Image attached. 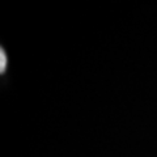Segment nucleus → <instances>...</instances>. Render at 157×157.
Returning <instances> with one entry per match:
<instances>
[{"mask_svg":"<svg viewBox=\"0 0 157 157\" xmlns=\"http://www.w3.org/2000/svg\"><path fill=\"white\" fill-rule=\"evenodd\" d=\"M0 62H2V64H0V72L4 73L6 72V68H7V55H6V52H4V48L0 50Z\"/></svg>","mask_w":157,"mask_h":157,"instance_id":"1","label":"nucleus"}]
</instances>
